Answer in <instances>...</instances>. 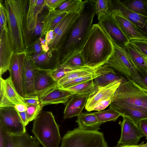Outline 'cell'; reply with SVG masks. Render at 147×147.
I'll use <instances>...</instances> for the list:
<instances>
[{"label": "cell", "mask_w": 147, "mask_h": 147, "mask_svg": "<svg viewBox=\"0 0 147 147\" xmlns=\"http://www.w3.org/2000/svg\"><path fill=\"white\" fill-rule=\"evenodd\" d=\"M0 18L3 21L4 29H6L8 28L7 26V18L5 8L1 0L0 1Z\"/></svg>", "instance_id": "47"}, {"label": "cell", "mask_w": 147, "mask_h": 147, "mask_svg": "<svg viewBox=\"0 0 147 147\" xmlns=\"http://www.w3.org/2000/svg\"><path fill=\"white\" fill-rule=\"evenodd\" d=\"M120 1L121 3L129 10L147 17V0Z\"/></svg>", "instance_id": "33"}, {"label": "cell", "mask_w": 147, "mask_h": 147, "mask_svg": "<svg viewBox=\"0 0 147 147\" xmlns=\"http://www.w3.org/2000/svg\"><path fill=\"white\" fill-rule=\"evenodd\" d=\"M98 20V24L113 43L119 47L124 48L129 41L120 28L111 12Z\"/></svg>", "instance_id": "9"}, {"label": "cell", "mask_w": 147, "mask_h": 147, "mask_svg": "<svg viewBox=\"0 0 147 147\" xmlns=\"http://www.w3.org/2000/svg\"><path fill=\"white\" fill-rule=\"evenodd\" d=\"M63 63H61L55 69L48 72L49 75L57 82L60 79L69 74L71 71L76 70Z\"/></svg>", "instance_id": "38"}, {"label": "cell", "mask_w": 147, "mask_h": 147, "mask_svg": "<svg viewBox=\"0 0 147 147\" xmlns=\"http://www.w3.org/2000/svg\"><path fill=\"white\" fill-rule=\"evenodd\" d=\"M68 13L57 9H49L42 21L43 28L41 37L45 36L49 31L53 30Z\"/></svg>", "instance_id": "25"}, {"label": "cell", "mask_w": 147, "mask_h": 147, "mask_svg": "<svg viewBox=\"0 0 147 147\" xmlns=\"http://www.w3.org/2000/svg\"><path fill=\"white\" fill-rule=\"evenodd\" d=\"M94 2L96 14L98 20L110 12L109 0H94Z\"/></svg>", "instance_id": "40"}, {"label": "cell", "mask_w": 147, "mask_h": 147, "mask_svg": "<svg viewBox=\"0 0 147 147\" xmlns=\"http://www.w3.org/2000/svg\"><path fill=\"white\" fill-rule=\"evenodd\" d=\"M102 66L96 67L86 66L73 70L69 74L57 82L56 86L59 87L69 81L86 75L94 73L98 70Z\"/></svg>", "instance_id": "30"}, {"label": "cell", "mask_w": 147, "mask_h": 147, "mask_svg": "<svg viewBox=\"0 0 147 147\" xmlns=\"http://www.w3.org/2000/svg\"><path fill=\"white\" fill-rule=\"evenodd\" d=\"M29 6L26 21V32L32 31L35 27L38 16L46 5L45 0H29Z\"/></svg>", "instance_id": "23"}, {"label": "cell", "mask_w": 147, "mask_h": 147, "mask_svg": "<svg viewBox=\"0 0 147 147\" xmlns=\"http://www.w3.org/2000/svg\"><path fill=\"white\" fill-rule=\"evenodd\" d=\"M145 59L147 63V57H145Z\"/></svg>", "instance_id": "54"}, {"label": "cell", "mask_w": 147, "mask_h": 147, "mask_svg": "<svg viewBox=\"0 0 147 147\" xmlns=\"http://www.w3.org/2000/svg\"><path fill=\"white\" fill-rule=\"evenodd\" d=\"M22 99L23 102L27 106L30 105L41 104L38 96L31 97H22Z\"/></svg>", "instance_id": "46"}, {"label": "cell", "mask_w": 147, "mask_h": 147, "mask_svg": "<svg viewBox=\"0 0 147 147\" xmlns=\"http://www.w3.org/2000/svg\"><path fill=\"white\" fill-rule=\"evenodd\" d=\"M127 78L133 81L147 91V70H137L135 73Z\"/></svg>", "instance_id": "39"}, {"label": "cell", "mask_w": 147, "mask_h": 147, "mask_svg": "<svg viewBox=\"0 0 147 147\" xmlns=\"http://www.w3.org/2000/svg\"><path fill=\"white\" fill-rule=\"evenodd\" d=\"M145 57H147V40L132 39L129 41Z\"/></svg>", "instance_id": "43"}, {"label": "cell", "mask_w": 147, "mask_h": 147, "mask_svg": "<svg viewBox=\"0 0 147 147\" xmlns=\"http://www.w3.org/2000/svg\"><path fill=\"white\" fill-rule=\"evenodd\" d=\"M53 30L50 31L46 33L45 39L47 44L48 46L54 38Z\"/></svg>", "instance_id": "50"}, {"label": "cell", "mask_w": 147, "mask_h": 147, "mask_svg": "<svg viewBox=\"0 0 147 147\" xmlns=\"http://www.w3.org/2000/svg\"><path fill=\"white\" fill-rule=\"evenodd\" d=\"M0 77L9 70L14 52L8 28L0 32Z\"/></svg>", "instance_id": "15"}, {"label": "cell", "mask_w": 147, "mask_h": 147, "mask_svg": "<svg viewBox=\"0 0 147 147\" xmlns=\"http://www.w3.org/2000/svg\"><path fill=\"white\" fill-rule=\"evenodd\" d=\"M34 120L32 131L42 146L59 147L61 138L53 113L41 111Z\"/></svg>", "instance_id": "5"}, {"label": "cell", "mask_w": 147, "mask_h": 147, "mask_svg": "<svg viewBox=\"0 0 147 147\" xmlns=\"http://www.w3.org/2000/svg\"><path fill=\"white\" fill-rule=\"evenodd\" d=\"M37 69L30 57L26 54L24 58L22 77L23 97L36 96L34 86V74Z\"/></svg>", "instance_id": "14"}, {"label": "cell", "mask_w": 147, "mask_h": 147, "mask_svg": "<svg viewBox=\"0 0 147 147\" xmlns=\"http://www.w3.org/2000/svg\"><path fill=\"white\" fill-rule=\"evenodd\" d=\"M124 49L129 60L137 70H147L145 57L135 47L129 42Z\"/></svg>", "instance_id": "28"}, {"label": "cell", "mask_w": 147, "mask_h": 147, "mask_svg": "<svg viewBox=\"0 0 147 147\" xmlns=\"http://www.w3.org/2000/svg\"><path fill=\"white\" fill-rule=\"evenodd\" d=\"M139 126L144 136L147 138V119H144L140 121Z\"/></svg>", "instance_id": "49"}, {"label": "cell", "mask_w": 147, "mask_h": 147, "mask_svg": "<svg viewBox=\"0 0 147 147\" xmlns=\"http://www.w3.org/2000/svg\"><path fill=\"white\" fill-rule=\"evenodd\" d=\"M0 108H14L16 105L19 104L27 106L22 100V97L16 90L10 76L5 79L0 77Z\"/></svg>", "instance_id": "11"}, {"label": "cell", "mask_w": 147, "mask_h": 147, "mask_svg": "<svg viewBox=\"0 0 147 147\" xmlns=\"http://www.w3.org/2000/svg\"><path fill=\"white\" fill-rule=\"evenodd\" d=\"M111 72H114V70L107 64H106L102 65L98 70L94 73L78 78L65 82L59 87H57L61 88H65L78 84L94 80L101 75Z\"/></svg>", "instance_id": "29"}, {"label": "cell", "mask_w": 147, "mask_h": 147, "mask_svg": "<svg viewBox=\"0 0 147 147\" xmlns=\"http://www.w3.org/2000/svg\"><path fill=\"white\" fill-rule=\"evenodd\" d=\"M75 95L56 86L48 90L38 98L41 105L44 107L49 105L66 103Z\"/></svg>", "instance_id": "20"}, {"label": "cell", "mask_w": 147, "mask_h": 147, "mask_svg": "<svg viewBox=\"0 0 147 147\" xmlns=\"http://www.w3.org/2000/svg\"><path fill=\"white\" fill-rule=\"evenodd\" d=\"M25 52L14 53L9 71L13 84L19 94L23 97L22 77Z\"/></svg>", "instance_id": "16"}, {"label": "cell", "mask_w": 147, "mask_h": 147, "mask_svg": "<svg viewBox=\"0 0 147 147\" xmlns=\"http://www.w3.org/2000/svg\"><path fill=\"white\" fill-rule=\"evenodd\" d=\"M40 144L35 136L26 133L19 135L7 134V147H40Z\"/></svg>", "instance_id": "24"}, {"label": "cell", "mask_w": 147, "mask_h": 147, "mask_svg": "<svg viewBox=\"0 0 147 147\" xmlns=\"http://www.w3.org/2000/svg\"><path fill=\"white\" fill-rule=\"evenodd\" d=\"M123 77L116 75L114 72L101 75L94 79V83L96 88L105 86L116 80H121Z\"/></svg>", "instance_id": "35"}, {"label": "cell", "mask_w": 147, "mask_h": 147, "mask_svg": "<svg viewBox=\"0 0 147 147\" xmlns=\"http://www.w3.org/2000/svg\"><path fill=\"white\" fill-rule=\"evenodd\" d=\"M49 71L37 68L34 72V86L38 97L56 86L57 82L49 75Z\"/></svg>", "instance_id": "21"}, {"label": "cell", "mask_w": 147, "mask_h": 147, "mask_svg": "<svg viewBox=\"0 0 147 147\" xmlns=\"http://www.w3.org/2000/svg\"><path fill=\"white\" fill-rule=\"evenodd\" d=\"M87 0H65L57 8L61 12L80 13Z\"/></svg>", "instance_id": "31"}, {"label": "cell", "mask_w": 147, "mask_h": 147, "mask_svg": "<svg viewBox=\"0 0 147 147\" xmlns=\"http://www.w3.org/2000/svg\"><path fill=\"white\" fill-rule=\"evenodd\" d=\"M114 147H147V142L144 143V142H142L139 144L131 145H118Z\"/></svg>", "instance_id": "53"}, {"label": "cell", "mask_w": 147, "mask_h": 147, "mask_svg": "<svg viewBox=\"0 0 147 147\" xmlns=\"http://www.w3.org/2000/svg\"><path fill=\"white\" fill-rule=\"evenodd\" d=\"M43 107L41 104L28 105L26 113L28 123L36 118L42 111Z\"/></svg>", "instance_id": "42"}, {"label": "cell", "mask_w": 147, "mask_h": 147, "mask_svg": "<svg viewBox=\"0 0 147 147\" xmlns=\"http://www.w3.org/2000/svg\"><path fill=\"white\" fill-rule=\"evenodd\" d=\"M121 80H116L105 86L96 88L94 91L89 94L85 109L88 111H92L93 108L98 103L113 96Z\"/></svg>", "instance_id": "17"}, {"label": "cell", "mask_w": 147, "mask_h": 147, "mask_svg": "<svg viewBox=\"0 0 147 147\" xmlns=\"http://www.w3.org/2000/svg\"><path fill=\"white\" fill-rule=\"evenodd\" d=\"M126 107L147 109V91L133 81L123 77L109 107L114 109Z\"/></svg>", "instance_id": "4"}, {"label": "cell", "mask_w": 147, "mask_h": 147, "mask_svg": "<svg viewBox=\"0 0 147 147\" xmlns=\"http://www.w3.org/2000/svg\"><path fill=\"white\" fill-rule=\"evenodd\" d=\"M0 126L8 134L19 135L26 133V126L13 107L0 108Z\"/></svg>", "instance_id": "7"}, {"label": "cell", "mask_w": 147, "mask_h": 147, "mask_svg": "<svg viewBox=\"0 0 147 147\" xmlns=\"http://www.w3.org/2000/svg\"><path fill=\"white\" fill-rule=\"evenodd\" d=\"M113 109L123 117L129 119L139 125L141 121L147 119V109L141 107H126Z\"/></svg>", "instance_id": "26"}, {"label": "cell", "mask_w": 147, "mask_h": 147, "mask_svg": "<svg viewBox=\"0 0 147 147\" xmlns=\"http://www.w3.org/2000/svg\"><path fill=\"white\" fill-rule=\"evenodd\" d=\"M43 51L40 38L25 47V52L26 55L30 56L37 55Z\"/></svg>", "instance_id": "41"}, {"label": "cell", "mask_w": 147, "mask_h": 147, "mask_svg": "<svg viewBox=\"0 0 147 147\" xmlns=\"http://www.w3.org/2000/svg\"><path fill=\"white\" fill-rule=\"evenodd\" d=\"M113 44L114 52L106 64L127 78L135 73L137 70L129 60L124 48Z\"/></svg>", "instance_id": "10"}, {"label": "cell", "mask_w": 147, "mask_h": 147, "mask_svg": "<svg viewBox=\"0 0 147 147\" xmlns=\"http://www.w3.org/2000/svg\"><path fill=\"white\" fill-rule=\"evenodd\" d=\"M76 122L79 129L90 131H98L103 124L98 121L94 113L82 112L78 116Z\"/></svg>", "instance_id": "27"}, {"label": "cell", "mask_w": 147, "mask_h": 147, "mask_svg": "<svg viewBox=\"0 0 147 147\" xmlns=\"http://www.w3.org/2000/svg\"><path fill=\"white\" fill-rule=\"evenodd\" d=\"M110 12H111L114 18L129 41L132 39L147 40V38L141 34L136 26L124 17L119 11L113 9L110 10Z\"/></svg>", "instance_id": "19"}, {"label": "cell", "mask_w": 147, "mask_h": 147, "mask_svg": "<svg viewBox=\"0 0 147 147\" xmlns=\"http://www.w3.org/2000/svg\"><path fill=\"white\" fill-rule=\"evenodd\" d=\"M109 11L113 9L118 10L136 26L141 34L147 38V17L129 10L119 0H109Z\"/></svg>", "instance_id": "13"}, {"label": "cell", "mask_w": 147, "mask_h": 147, "mask_svg": "<svg viewBox=\"0 0 147 147\" xmlns=\"http://www.w3.org/2000/svg\"><path fill=\"white\" fill-rule=\"evenodd\" d=\"M43 28L42 21L38 20L34 28L31 31L26 32L24 38L25 47L41 37Z\"/></svg>", "instance_id": "36"}, {"label": "cell", "mask_w": 147, "mask_h": 147, "mask_svg": "<svg viewBox=\"0 0 147 147\" xmlns=\"http://www.w3.org/2000/svg\"><path fill=\"white\" fill-rule=\"evenodd\" d=\"M65 0H45L46 5L49 9L57 8Z\"/></svg>", "instance_id": "45"}, {"label": "cell", "mask_w": 147, "mask_h": 147, "mask_svg": "<svg viewBox=\"0 0 147 147\" xmlns=\"http://www.w3.org/2000/svg\"><path fill=\"white\" fill-rule=\"evenodd\" d=\"M7 133L0 126V147H7Z\"/></svg>", "instance_id": "48"}, {"label": "cell", "mask_w": 147, "mask_h": 147, "mask_svg": "<svg viewBox=\"0 0 147 147\" xmlns=\"http://www.w3.org/2000/svg\"><path fill=\"white\" fill-rule=\"evenodd\" d=\"M60 147H108L103 134L78 127L68 131L64 136Z\"/></svg>", "instance_id": "6"}, {"label": "cell", "mask_w": 147, "mask_h": 147, "mask_svg": "<svg viewBox=\"0 0 147 147\" xmlns=\"http://www.w3.org/2000/svg\"><path fill=\"white\" fill-rule=\"evenodd\" d=\"M61 89L68 91L76 95L90 94L94 91L96 88L93 80H92Z\"/></svg>", "instance_id": "32"}, {"label": "cell", "mask_w": 147, "mask_h": 147, "mask_svg": "<svg viewBox=\"0 0 147 147\" xmlns=\"http://www.w3.org/2000/svg\"><path fill=\"white\" fill-rule=\"evenodd\" d=\"M61 63L75 69L88 66L86 65L80 52L73 53L63 59Z\"/></svg>", "instance_id": "34"}, {"label": "cell", "mask_w": 147, "mask_h": 147, "mask_svg": "<svg viewBox=\"0 0 147 147\" xmlns=\"http://www.w3.org/2000/svg\"><path fill=\"white\" fill-rule=\"evenodd\" d=\"M113 96L110 97L98 103L92 109V111H99L105 109L111 102Z\"/></svg>", "instance_id": "44"}, {"label": "cell", "mask_w": 147, "mask_h": 147, "mask_svg": "<svg viewBox=\"0 0 147 147\" xmlns=\"http://www.w3.org/2000/svg\"><path fill=\"white\" fill-rule=\"evenodd\" d=\"M30 56L36 67L40 69L50 71L61 63L59 52L50 49L47 52L43 51L37 55Z\"/></svg>", "instance_id": "18"}, {"label": "cell", "mask_w": 147, "mask_h": 147, "mask_svg": "<svg viewBox=\"0 0 147 147\" xmlns=\"http://www.w3.org/2000/svg\"><path fill=\"white\" fill-rule=\"evenodd\" d=\"M17 111L23 123L26 126L29 123L27 119L26 111L22 112Z\"/></svg>", "instance_id": "51"}, {"label": "cell", "mask_w": 147, "mask_h": 147, "mask_svg": "<svg viewBox=\"0 0 147 147\" xmlns=\"http://www.w3.org/2000/svg\"><path fill=\"white\" fill-rule=\"evenodd\" d=\"M98 121L103 123L109 121H115L120 115L113 109L109 107L106 110L94 112Z\"/></svg>", "instance_id": "37"}, {"label": "cell", "mask_w": 147, "mask_h": 147, "mask_svg": "<svg viewBox=\"0 0 147 147\" xmlns=\"http://www.w3.org/2000/svg\"><path fill=\"white\" fill-rule=\"evenodd\" d=\"M114 52L111 39L98 24H93L80 51L86 65L96 67L106 64Z\"/></svg>", "instance_id": "1"}, {"label": "cell", "mask_w": 147, "mask_h": 147, "mask_svg": "<svg viewBox=\"0 0 147 147\" xmlns=\"http://www.w3.org/2000/svg\"><path fill=\"white\" fill-rule=\"evenodd\" d=\"M95 14L94 0H87L79 17L59 51L61 62L70 55L80 51L89 35Z\"/></svg>", "instance_id": "2"}, {"label": "cell", "mask_w": 147, "mask_h": 147, "mask_svg": "<svg viewBox=\"0 0 147 147\" xmlns=\"http://www.w3.org/2000/svg\"><path fill=\"white\" fill-rule=\"evenodd\" d=\"M14 108L17 111L22 112L26 111L27 109V107L24 104H19L16 105Z\"/></svg>", "instance_id": "52"}, {"label": "cell", "mask_w": 147, "mask_h": 147, "mask_svg": "<svg viewBox=\"0 0 147 147\" xmlns=\"http://www.w3.org/2000/svg\"><path fill=\"white\" fill-rule=\"evenodd\" d=\"M89 94H76L67 103L64 111L63 118L78 116L85 107Z\"/></svg>", "instance_id": "22"}, {"label": "cell", "mask_w": 147, "mask_h": 147, "mask_svg": "<svg viewBox=\"0 0 147 147\" xmlns=\"http://www.w3.org/2000/svg\"><path fill=\"white\" fill-rule=\"evenodd\" d=\"M80 13H68L53 30L54 38L49 45V49L59 51Z\"/></svg>", "instance_id": "8"}, {"label": "cell", "mask_w": 147, "mask_h": 147, "mask_svg": "<svg viewBox=\"0 0 147 147\" xmlns=\"http://www.w3.org/2000/svg\"><path fill=\"white\" fill-rule=\"evenodd\" d=\"M121 134L117 142L118 145H131L137 144L140 140L144 136L139 125L130 120L123 117L121 123Z\"/></svg>", "instance_id": "12"}, {"label": "cell", "mask_w": 147, "mask_h": 147, "mask_svg": "<svg viewBox=\"0 0 147 147\" xmlns=\"http://www.w3.org/2000/svg\"><path fill=\"white\" fill-rule=\"evenodd\" d=\"M27 0H5L4 7L14 53L25 52L24 38Z\"/></svg>", "instance_id": "3"}]
</instances>
